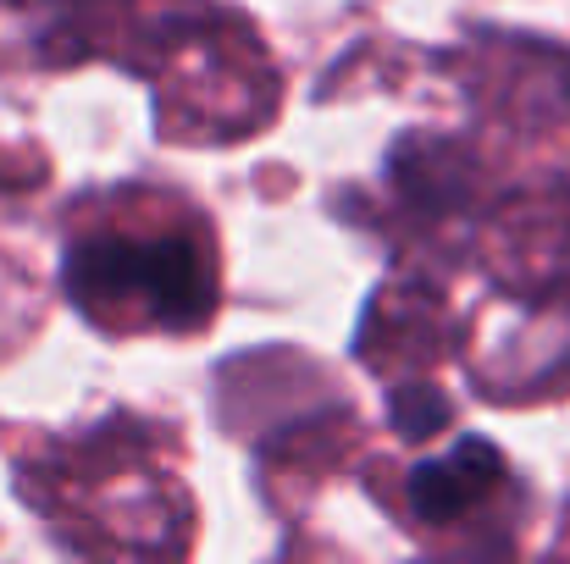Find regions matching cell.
I'll list each match as a JSON object with an SVG mask.
<instances>
[{
  "label": "cell",
  "mask_w": 570,
  "mask_h": 564,
  "mask_svg": "<svg viewBox=\"0 0 570 564\" xmlns=\"http://www.w3.org/2000/svg\"><path fill=\"white\" fill-rule=\"evenodd\" d=\"M67 294L106 316L111 305H145L167 333H194L216 310V277L189 238H89L67 255Z\"/></svg>",
  "instance_id": "6da1fadb"
},
{
  "label": "cell",
  "mask_w": 570,
  "mask_h": 564,
  "mask_svg": "<svg viewBox=\"0 0 570 564\" xmlns=\"http://www.w3.org/2000/svg\"><path fill=\"white\" fill-rule=\"evenodd\" d=\"M504 482V454L488 437H460L449 454H432L410 471V509L426 526H454L465 509L493 498Z\"/></svg>",
  "instance_id": "7a4b0ae2"
},
{
  "label": "cell",
  "mask_w": 570,
  "mask_h": 564,
  "mask_svg": "<svg viewBox=\"0 0 570 564\" xmlns=\"http://www.w3.org/2000/svg\"><path fill=\"white\" fill-rule=\"evenodd\" d=\"M387 420H393V432L404 443H426V437H438L454 420V404L432 382H404V387L387 393Z\"/></svg>",
  "instance_id": "3957f363"
}]
</instances>
